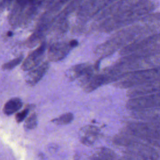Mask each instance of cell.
<instances>
[{"label": "cell", "instance_id": "1", "mask_svg": "<svg viewBox=\"0 0 160 160\" xmlns=\"http://www.w3.org/2000/svg\"><path fill=\"white\" fill-rule=\"evenodd\" d=\"M160 32V13L151 12L135 22L119 29L96 49L100 56H108L117 50L136 42L147 36Z\"/></svg>", "mask_w": 160, "mask_h": 160}, {"label": "cell", "instance_id": "2", "mask_svg": "<svg viewBox=\"0 0 160 160\" xmlns=\"http://www.w3.org/2000/svg\"><path fill=\"white\" fill-rule=\"evenodd\" d=\"M158 67H160V52L138 57L122 56L114 65L105 69L102 74L106 84L115 82L127 73Z\"/></svg>", "mask_w": 160, "mask_h": 160}, {"label": "cell", "instance_id": "3", "mask_svg": "<svg viewBox=\"0 0 160 160\" xmlns=\"http://www.w3.org/2000/svg\"><path fill=\"white\" fill-rule=\"evenodd\" d=\"M157 6L156 1L144 0L124 12L103 21L101 24V29L105 32L119 30L135 22L144 16L152 12Z\"/></svg>", "mask_w": 160, "mask_h": 160}, {"label": "cell", "instance_id": "4", "mask_svg": "<svg viewBox=\"0 0 160 160\" xmlns=\"http://www.w3.org/2000/svg\"><path fill=\"white\" fill-rule=\"evenodd\" d=\"M113 143L125 151L151 160H160V148L134 136L123 128L113 138Z\"/></svg>", "mask_w": 160, "mask_h": 160}, {"label": "cell", "instance_id": "5", "mask_svg": "<svg viewBox=\"0 0 160 160\" xmlns=\"http://www.w3.org/2000/svg\"><path fill=\"white\" fill-rule=\"evenodd\" d=\"M124 128L149 144L160 148V122L136 120L128 122Z\"/></svg>", "mask_w": 160, "mask_h": 160}, {"label": "cell", "instance_id": "6", "mask_svg": "<svg viewBox=\"0 0 160 160\" xmlns=\"http://www.w3.org/2000/svg\"><path fill=\"white\" fill-rule=\"evenodd\" d=\"M160 52V32L147 36L119 50L122 56L138 57Z\"/></svg>", "mask_w": 160, "mask_h": 160}, {"label": "cell", "instance_id": "7", "mask_svg": "<svg viewBox=\"0 0 160 160\" xmlns=\"http://www.w3.org/2000/svg\"><path fill=\"white\" fill-rule=\"evenodd\" d=\"M160 79V67L139 70L122 76L114 86L120 89H130Z\"/></svg>", "mask_w": 160, "mask_h": 160}, {"label": "cell", "instance_id": "8", "mask_svg": "<svg viewBox=\"0 0 160 160\" xmlns=\"http://www.w3.org/2000/svg\"><path fill=\"white\" fill-rule=\"evenodd\" d=\"M160 106V92L129 98L126 107L130 111L148 109Z\"/></svg>", "mask_w": 160, "mask_h": 160}, {"label": "cell", "instance_id": "9", "mask_svg": "<svg viewBox=\"0 0 160 160\" xmlns=\"http://www.w3.org/2000/svg\"><path fill=\"white\" fill-rule=\"evenodd\" d=\"M143 1L144 0H118L108 6L100 14L99 18L106 20L109 18L124 12Z\"/></svg>", "mask_w": 160, "mask_h": 160}, {"label": "cell", "instance_id": "10", "mask_svg": "<svg viewBox=\"0 0 160 160\" xmlns=\"http://www.w3.org/2000/svg\"><path fill=\"white\" fill-rule=\"evenodd\" d=\"M159 92H160V79L128 89L126 92V96L129 98H131Z\"/></svg>", "mask_w": 160, "mask_h": 160}, {"label": "cell", "instance_id": "11", "mask_svg": "<svg viewBox=\"0 0 160 160\" xmlns=\"http://www.w3.org/2000/svg\"><path fill=\"white\" fill-rule=\"evenodd\" d=\"M96 68L94 65L88 63L80 64L69 69L66 72V76L71 81L76 79L81 80L96 72Z\"/></svg>", "mask_w": 160, "mask_h": 160}, {"label": "cell", "instance_id": "12", "mask_svg": "<svg viewBox=\"0 0 160 160\" xmlns=\"http://www.w3.org/2000/svg\"><path fill=\"white\" fill-rule=\"evenodd\" d=\"M46 49V44L45 42L34 50L23 61L22 69L24 71H29L40 64Z\"/></svg>", "mask_w": 160, "mask_h": 160}, {"label": "cell", "instance_id": "13", "mask_svg": "<svg viewBox=\"0 0 160 160\" xmlns=\"http://www.w3.org/2000/svg\"><path fill=\"white\" fill-rule=\"evenodd\" d=\"M131 116L137 121L160 122V106L131 111Z\"/></svg>", "mask_w": 160, "mask_h": 160}, {"label": "cell", "instance_id": "14", "mask_svg": "<svg viewBox=\"0 0 160 160\" xmlns=\"http://www.w3.org/2000/svg\"><path fill=\"white\" fill-rule=\"evenodd\" d=\"M72 48L69 42L54 43L49 48L48 58L51 61H60L64 58Z\"/></svg>", "mask_w": 160, "mask_h": 160}, {"label": "cell", "instance_id": "15", "mask_svg": "<svg viewBox=\"0 0 160 160\" xmlns=\"http://www.w3.org/2000/svg\"><path fill=\"white\" fill-rule=\"evenodd\" d=\"M49 67V62L46 61L43 63L39 64L34 68L29 70V72L26 76V82L29 86H34L44 76V74L48 70Z\"/></svg>", "mask_w": 160, "mask_h": 160}, {"label": "cell", "instance_id": "16", "mask_svg": "<svg viewBox=\"0 0 160 160\" xmlns=\"http://www.w3.org/2000/svg\"><path fill=\"white\" fill-rule=\"evenodd\" d=\"M98 134L97 128L92 126H87L82 128L79 132V137L82 143L90 145L96 140Z\"/></svg>", "mask_w": 160, "mask_h": 160}, {"label": "cell", "instance_id": "17", "mask_svg": "<svg viewBox=\"0 0 160 160\" xmlns=\"http://www.w3.org/2000/svg\"><path fill=\"white\" fill-rule=\"evenodd\" d=\"M22 102L18 98H12L8 101L4 106L3 112L6 115H11L17 112L22 107Z\"/></svg>", "mask_w": 160, "mask_h": 160}, {"label": "cell", "instance_id": "18", "mask_svg": "<svg viewBox=\"0 0 160 160\" xmlns=\"http://www.w3.org/2000/svg\"><path fill=\"white\" fill-rule=\"evenodd\" d=\"M116 1L118 0H91L88 6L89 12L92 14L96 13Z\"/></svg>", "mask_w": 160, "mask_h": 160}, {"label": "cell", "instance_id": "19", "mask_svg": "<svg viewBox=\"0 0 160 160\" xmlns=\"http://www.w3.org/2000/svg\"><path fill=\"white\" fill-rule=\"evenodd\" d=\"M74 119L73 114L71 112H66L52 120V122L58 125H65L70 123Z\"/></svg>", "mask_w": 160, "mask_h": 160}, {"label": "cell", "instance_id": "20", "mask_svg": "<svg viewBox=\"0 0 160 160\" xmlns=\"http://www.w3.org/2000/svg\"><path fill=\"white\" fill-rule=\"evenodd\" d=\"M23 59V56H20L6 63L2 66V69L4 70H11L14 68L16 66L19 65Z\"/></svg>", "mask_w": 160, "mask_h": 160}, {"label": "cell", "instance_id": "21", "mask_svg": "<svg viewBox=\"0 0 160 160\" xmlns=\"http://www.w3.org/2000/svg\"><path fill=\"white\" fill-rule=\"evenodd\" d=\"M122 157L125 160H151L147 158L143 157L142 156H140L137 154L131 152L130 151H125V150L122 151Z\"/></svg>", "mask_w": 160, "mask_h": 160}, {"label": "cell", "instance_id": "22", "mask_svg": "<svg viewBox=\"0 0 160 160\" xmlns=\"http://www.w3.org/2000/svg\"><path fill=\"white\" fill-rule=\"evenodd\" d=\"M37 126V116L35 113L29 115L24 122V127L28 129H34Z\"/></svg>", "mask_w": 160, "mask_h": 160}, {"label": "cell", "instance_id": "23", "mask_svg": "<svg viewBox=\"0 0 160 160\" xmlns=\"http://www.w3.org/2000/svg\"><path fill=\"white\" fill-rule=\"evenodd\" d=\"M29 112V109H24L22 111L18 112L15 118L17 121V122H22L28 116Z\"/></svg>", "mask_w": 160, "mask_h": 160}, {"label": "cell", "instance_id": "24", "mask_svg": "<svg viewBox=\"0 0 160 160\" xmlns=\"http://www.w3.org/2000/svg\"><path fill=\"white\" fill-rule=\"evenodd\" d=\"M69 42H70L71 45L72 46V47L73 48H75V47H76V46H78V41H76V40H71V41H69Z\"/></svg>", "mask_w": 160, "mask_h": 160}, {"label": "cell", "instance_id": "25", "mask_svg": "<svg viewBox=\"0 0 160 160\" xmlns=\"http://www.w3.org/2000/svg\"><path fill=\"white\" fill-rule=\"evenodd\" d=\"M12 35V32L9 31V32H8V36H11Z\"/></svg>", "mask_w": 160, "mask_h": 160}]
</instances>
